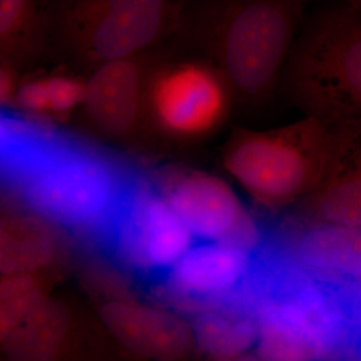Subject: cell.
Instances as JSON below:
<instances>
[{"label": "cell", "mask_w": 361, "mask_h": 361, "mask_svg": "<svg viewBox=\"0 0 361 361\" xmlns=\"http://www.w3.org/2000/svg\"><path fill=\"white\" fill-rule=\"evenodd\" d=\"M360 288H361V284L360 285ZM360 298H361V289H360Z\"/></svg>", "instance_id": "obj_25"}, {"label": "cell", "mask_w": 361, "mask_h": 361, "mask_svg": "<svg viewBox=\"0 0 361 361\" xmlns=\"http://www.w3.org/2000/svg\"><path fill=\"white\" fill-rule=\"evenodd\" d=\"M132 180L102 152L33 121L0 151V182L35 217L63 227L104 228Z\"/></svg>", "instance_id": "obj_1"}, {"label": "cell", "mask_w": 361, "mask_h": 361, "mask_svg": "<svg viewBox=\"0 0 361 361\" xmlns=\"http://www.w3.org/2000/svg\"><path fill=\"white\" fill-rule=\"evenodd\" d=\"M349 349H350V361H361V331Z\"/></svg>", "instance_id": "obj_21"}, {"label": "cell", "mask_w": 361, "mask_h": 361, "mask_svg": "<svg viewBox=\"0 0 361 361\" xmlns=\"http://www.w3.org/2000/svg\"><path fill=\"white\" fill-rule=\"evenodd\" d=\"M47 23L44 0H0V47L39 40Z\"/></svg>", "instance_id": "obj_17"}, {"label": "cell", "mask_w": 361, "mask_h": 361, "mask_svg": "<svg viewBox=\"0 0 361 361\" xmlns=\"http://www.w3.org/2000/svg\"><path fill=\"white\" fill-rule=\"evenodd\" d=\"M217 361H262L259 356H253L248 355H244L238 356V357L230 358V360H217Z\"/></svg>", "instance_id": "obj_23"}, {"label": "cell", "mask_w": 361, "mask_h": 361, "mask_svg": "<svg viewBox=\"0 0 361 361\" xmlns=\"http://www.w3.org/2000/svg\"><path fill=\"white\" fill-rule=\"evenodd\" d=\"M197 241H226L253 253L261 246L257 225L224 180L201 171H176L157 184Z\"/></svg>", "instance_id": "obj_8"}, {"label": "cell", "mask_w": 361, "mask_h": 361, "mask_svg": "<svg viewBox=\"0 0 361 361\" xmlns=\"http://www.w3.org/2000/svg\"><path fill=\"white\" fill-rule=\"evenodd\" d=\"M25 123V118L8 115L0 111V151L6 148L20 132Z\"/></svg>", "instance_id": "obj_19"}, {"label": "cell", "mask_w": 361, "mask_h": 361, "mask_svg": "<svg viewBox=\"0 0 361 361\" xmlns=\"http://www.w3.org/2000/svg\"><path fill=\"white\" fill-rule=\"evenodd\" d=\"M315 192L322 221L361 230V118L330 126L329 168Z\"/></svg>", "instance_id": "obj_11"}, {"label": "cell", "mask_w": 361, "mask_h": 361, "mask_svg": "<svg viewBox=\"0 0 361 361\" xmlns=\"http://www.w3.org/2000/svg\"><path fill=\"white\" fill-rule=\"evenodd\" d=\"M306 1L186 0L174 37L220 68L238 109H258L281 80Z\"/></svg>", "instance_id": "obj_2"}, {"label": "cell", "mask_w": 361, "mask_h": 361, "mask_svg": "<svg viewBox=\"0 0 361 361\" xmlns=\"http://www.w3.org/2000/svg\"><path fill=\"white\" fill-rule=\"evenodd\" d=\"M296 262L318 276L361 284V230L324 222L298 237Z\"/></svg>", "instance_id": "obj_13"}, {"label": "cell", "mask_w": 361, "mask_h": 361, "mask_svg": "<svg viewBox=\"0 0 361 361\" xmlns=\"http://www.w3.org/2000/svg\"><path fill=\"white\" fill-rule=\"evenodd\" d=\"M104 322L111 337L137 357L173 361L193 341L191 329L166 311L149 307H110Z\"/></svg>", "instance_id": "obj_12"}, {"label": "cell", "mask_w": 361, "mask_h": 361, "mask_svg": "<svg viewBox=\"0 0 361 361\" xmlns=\"http://www.w3.org/2000/svg\"><path fill=\"white\" fill-rule=\"evenodd\" d=\"M193 341L206 355L217 360L247 355L258 341L255 314L237 300L205 306L195 314Z\"/></svg>", "instance_id": "obj_14"}, {"label": "cell", "mask_w": 361, "mask_h": 361, "mask_svg": "<svg viewBox=\"0 0 361 361\" xmlns=\"http://www.w3.org/2000/svg\"><path fill=\"white\" fill-rule=\"evenodd\" d=\"M253 265V253L226 241H198L164 276L169 293L182 302L205 306L238 296Z\"/></svg>", "instance_id": "obj_9"}, {"label": "cell", "mask_w": 361, "mask_h": 361, "mask_svg": "<svg viewBox=\"0 0 361 361\" xmlns=\"http://www.w3.org/2000/svg\"><path fill=\"white\" fill-rule=\"evenodd\" d=\"M37 305V291L32 278L4 276L0 281V348Z\"/></svg>", "instance_id": "obj_18"}, {"label": "cell", "mask_w": 361, "mask_h": 361, "mask_svg": "<svg viewBox=\"0 0 361 361\" xmlns=\"http://www.w3.org/2000/svg\"><path fill=\"white\" fill-rule=\"evenodd\" d=\"M39 218L30 216L0 217V272L28 275L47 259V239Z\"/></svg>", "instance_id": "obj_15"}, {"label": "cell", "mask_w": 361, "mask_h": 361, "mask_svg": "<svg viewBox=\"0 0 361 361\" xmlns=\"http://www.w3.org/2000/svg\"><path fill=\"white\" fill-rule=\"evenodd\" d=\"M188 47L145 65L142 125L152 137L191 146L219 134L238 109L234 90L210 59Z\"/></svg>", "instance_id": "obj_4"}, {"label": "cell", "mask_w": 361, "mask_h": 361, "mask_svg": "<svg viewBox=\"0 0 361 361\" xmlns=\"http://www.w3.org/2000/svg\"><path fill=\"white\" fill-rule=\"evenodd\" d=\"M186 0H65L56 25L63 40L99 65L134 59L174 37Z\"/></svg>", "instance_id": "obj_6"}, {"label": "cell", "mask_w": 361, "mask_h": 361, "mask_svg": "<svg viewBox=\"0 0 361 361\" xmlns=\"http://www.w3.org/2000/svg\"><path fill=\"white\" fill-rule=\"evenodd\" d=\"M330 126L303 116L270 130L234 127L223 152L225 169L264 203H284L316 191L329 168Z\"/></svg>", "instance_id": "obj_5"}, {"label": "cell", "mask_w": 361, "mask_h": 361, "mask_svg": "<svg viewBox=\"0 0 361 361\" xmlns=\"http://www.w3.org/2000/svg\"><path fill=\"white\" fill-rule=\"evenodd\" d=\"M144 68L134 59H116L85 80L84 109L103 134L123 137L142 123Z\"/></svg>", "instance_id": "obj_10"}, {"label": "cell", "mask_w": 361, "mask_h": 361, "mask_svg": "<svg viewBox=\"0 0 361 361\" xmlns=\"http://www.w3.org/2000/svg\"><path fill=\"white\" fill-rule=\"evenodd\" d=\"M322 1L344 4V6L350 7V8H353V11H355L356 13H360L361 16V0H322Z\"/></svg>", "instance_id": "obj_22"}, {"label": "cell", "mask_w": 361, "mask_h": 361, "mask_svg": "<svg viewBox=\"0 0 361 361\" xmlns=\"http://www.w3.org/2000/svg\"><path fill=\"white\" fill-rule=\"evenodd\" d=\"M13 94V82L11 75L4 68H0V111Z\"/></svg>", "instance_id": "obj_20"}, {"label": "cell", "mask_w": 361, "mask_h": 361, "mask_svg": "<svg viewBox=\"0 0 361 361\" xmlns=\"http://www.w3.org/2000/svg\"><path fill=\"white\" fill-rule=\"evenodd\" d=\"M0 361H6L4 360V358H2V356H0Z\"/></svg>", "instance_id": "obj_24"}, {"label": "cell", "mask_w": 361, "mask_h": 361, "mask_svg": "<svg viewBox=\"0 0 361 361\" xmlns=\"http://www.w3.org/2000/svg\"><path fill=\"white\" fill-rule=\"evenodd\" d=\"M303 116L334 123L361 118V16L330 2L303 18L283 75Z\"/></svg>", "instance_id": "obj_3"}, {"label": "cell", "mask_w": 361, "mask_h": 361, "mask_svg": "<svg viewBox=\"0 0 361 361\" xmlns=\"http://www.w3.org/2000/svg\"><path fill=\"white\" fill-rule=\"evenodd\" d=\"M85 80L68 75L30 80L16 92L21 108L35 116L63 118L84 108Z\"/></svg>", "instance_id": "obj_16"}, {"label": "cell", "mask_w": 361, "mask_h": 361, "mask_svg": "<svg viewBox=\"0 0 361 361\" xmlns=\"http://www.w3.org/2000/svg\"><path fill=\"white\" fill-rule=\"evenodd\" d=\"M103 229L116 257L146 275L165 276L195 243L159 187L144 180H132Z\"/></svg>", "instance_id": "obj_7"}]
</instances>
